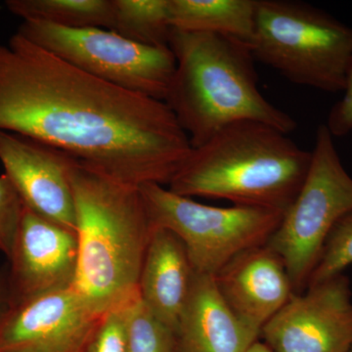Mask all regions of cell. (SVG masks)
<instances>
[{"instance_id": "cell-6", "label": "cell", "mask_w": 352, "mask_h": 352, "mask_svg": "<svg viewBox=\"0 0 352 352\" xmlns=\"http://www.w3.org/2000/svg\"><path fill=\"white\" fill-rule=\"evenodd\" d=\"M139 192L152 226L175 233L194 272L210 276L241 252L266 245L284 214L267 208L205 205L157 183L141 185Z\"/></svg>"}, {"instance_id": "cell-22", "label": "cell", "mask_w": 352, "mask_h": 352, "mask_svg": "<svg viewBox=\"0 0 352 352\" xmlns=\"http://www.w3.org/2000/svg\"><path fill=\"white\" fill-rule=\"evenodd\" d=\"M24 204L6 175H0V252L9 258Z\"/></svg>"}, {"instance_id": "cell-2", "label": "cell", "mask_w": 352, "mask_h": 352, "mask_svg": "<svg viewBox=\"0 0 352 352\" xmlns=\"http://www.w3.org/2000/svg\"><path fill=\"white\" fill-rule=\"evenodd\" d=\"M78 270L74 287L99 315L139 295V280L153 226L139 187L74 162Z\"/></svg>"}, {"instance_id": "cell-15", "label": "cell", "mask_w": 352, "mask_h": 352, "mask_svg": "<svg viewBox=\"0 0 352 352\" xmlns=\"http://www.w3.org/2000/svg\"><path fill=\"white\" fill-rule=\"evenodd\" d=\"M194 270L175 233L153 226L139 280V295L160 320L176 332Z\"/></svg>"}, {"instance_id": "cell-5", "label": "cell", "mask_w": 352, "mask_h": 352, "mask_svg": "<svg viewBox=\"0 0 352 352\" xmlns=\"http://www.w3.org/2000/svg\"><path fill=\"white\" fill-rule=\"evenodd\" d=\"M250 47L289 82L337 94L352 62V27L307 2L258 0Z\"/></svg>"}, {"instance_id": "cell-26", "label": "cell", "mask_w": 352, "mask_h": 352, "mask_svg": "<svg viewBox=\"0 0 352 352\" xmlns=\"http://www.w3.org/2000/svg\"><path fill=\"white\" fill-rule=\"evenodd\" d=\"M2 279H3V277H2L1 274H0V281H1Z\"/></svg>"}, {"instance_id": "cell-17", "label": "cell", "mask_w": 352, "mask_h": 352, "mask_svg": "<svg viewBox=\"0 0 352 352\" xmlns=\"http://www.w3.org/2000/svg\"><path fill=\"white\" fill-rule=\"evenodd\" d=\"M6 7L24 21L68 29H111L112 0H8Z\"/></svg>"}, {"instance_id": "cell-20", "label": "cell", "mask_w": 352, "mask_h": 352, "mask_svg": "<svg viewBox=\"0 0 352 352\" xmlns=\"http://www.w3.org/2000/svg\"><path fill=\"white\" fill-rule=\"evenodd\" d=\"M352 264V212L344 215L331 231L308 286L338 275Z\"/></svg>"}, {"instance_id": "cell-4", "label": "cell", "mask_w": 352, "mask_h": 352, "mask_svg": "<svg viewBox=\"0 0 352 352\" xmlns=\"http://www.w3.org/2000/svg\"><path fill=\"white\" fill-rule=\"evenodd\" d=\"M263 122L244 120L191 153L171 179L178 195L221 199L284 214L307 177L311 151Z\"/></svg>"}, {"instance_id": "cell-3", "label": "cell", "mask_w": 352, "mask_h": 352, "mask_svg": "<svg viewBox=\"0 0 352 352\" xmlns=\"http://www.w3.org/2000/svg\"><path fill=\"white\" fill-rule=\"evenodd\" d=\"M170 48L176 66L164 102L192 148L244 120L286 134L296 129L295 119L261 94L249 44L221 34L173 29Z\"/></svg>"}, {"instance_id": "cell-7", "label": "cell", "mask_w": 352, "mask_h": 352, "mask_svg": "<svg viewBox=\"0 0 352 352\" xmlns=\"http://www.w3.org/2000/svg\"><path fill=\"white\" fill-rule=\"evenodd\" d=\"M352 212V177L325 124L317 129L307 177L266 245L282 259L296 294L307 288L331 231Z\"/></svg>"}, {"instance_id": "cell-9", "label": "cell", "mask_w": 352, "mask_h": 352, "mask_svg": "<svg viewBox=\"0 0 352 352\" xmlns=\"http://www.w3.org/2000/svg\"><path fill=\"white\" fill-rule=\"evenodd\" d=\"M342 273L293 295L261 330L272 352H347L352 347V300Z\"/></svg>"}, {"instance_id": "cell-24", "label": "cell", "mask_w": 352, "mask_h": 352, "mask_svg": "<svg viewBox=\"0 0 352 352\" xmlns=\"http://www.w3.org/2000/svg\"><path fill=\"white\" fill-rule=\"evenodd\" d=\"M11 305L10 291L6 279L0 281V320Z\"/></svg>"}, {"instance_id": "cell-25", "label": "cell", "mask_w": 352, "mask_h": 352, "mask_svg": "<svg viewBox=\"0 0 352 352\" xmlns=\"http://www.w3.org/2000/svg\"><path fill=\"white\" fill-rule=\"evenodd\" d=\"M248 352H272L270 347L266 346L263 342H261V340H258V342H254L252 344L251 349H249Z\"/></svg>"}, {"instance_id": "cell-8", "label": "cell", "mask_w": 352, "mask_h": 352, "mask_svg": "<svg viewBox=\"0 0 352 352\" xmlns=\"http://www.w3.org/2000/svg\"><path fill=\"white\" fill-rule=\"evenodd\" d=\"M17 32L104 82L166 100L176 66L170 47L134 43L101 28L68 29L38 21H24Z\"/></svg>"}, {"instance_id": "cell-1", "label": "cell", "mask_w": 352, "mask_h": 352, "mask_svg": "<svg viewBox=\"0 0 352 352\" xmlns=\"http://www.w3.org/2000/svg\"><path fill=\"white\" fill-rule=\"evenodd\" d=\"M0 131L136 187L170 184L192 150L166 102L104 82L18 32L0 43Z\"/></svg>"}, {"instance_id": "cell-12", "label": "cell", "mask_w": 352, "mask_h": 352, "mask_svg": "<svg viewBox=\"0 0 352 352\" xmlns=\"http://www.w3.org/2000/svg\"><path fill=\"white\" fill-rule=\"evenodd\" d=\"M8 258L11 302L67 288L76 279L78 237L25 207Z\"/></svg>"}, {"instance_id": "cell-13", "label": "cell", "mask_w": 352, "mask_h": 352, "mask_svg": "<svg viewBox=\"0 0 352 352\" xmlns=\"http://www.w3.org/2000/svg\"><path fill=\"white\" fill-rule=\"evenodd\" d=\"M214 277L227 305L261 333L296 294L283 259L266 245L241 252Z\"/></svg>"}, {"instance_id": "cell-19", "label": "cell", "mask_w": 352, "mask_h": 352, "mask_svg": "<svg viewBox=\"0 0 352 352\" xmlns=\"http://www.w3.org/2000/svg\"><path fill=\"white\" fill-rule=\"evenodd\" d=\"M126 352H176L175 331L153 314L140 296L126 307Z\"/></svg>"}, {"instance_id": "cell-21", "label": "cell", "mask_w": 352, "mask_h": 352, "mask_svg": "<svg viewBox=\"0 0 352 352\" xmlns=\"http://www.w3.org/2000/svg\"><path fill=\"white\" fill-rule=\"evenodd\" d=\"M126 305L101 317L82 352H126Z\"/></svg>"}, {"instance_id": "cell-16", "label": "cell", "mask_w": 352, "mask_h": 352, "mask_svg": "<svg viewBox=\"0 0 352 352\" xmlns=\"http://www.w3.org/2000/svg\"><path fill=\"white\" fill-rule=\"evenodd\" d=\"M168 9L173 29L221 34L250 45L258 0H168Z\"/></svg>"}, {"instance_id": "cell-14", "label": "cell", "mask_w": 352, "mask_h": 352, "mask_svg": "<svg viewBox=\"0 0 352 352\" xmlns=\"http://www.w3.org/2000/svg\"><path fill=\"white\" fill-rule=\"evenodd\" d=\"M175 336L176 352H248L261 332L234 314L214 276L195 272Z\"/></svg>"}, {"instance_id": "cell-23", "label": "cell", "mask_w": 352, "mask_h": 352, "mask_svg": "<svg viewBox=\"0 0 352 352\" xmlns=\"http://www.w3.org/2000/svg\"><path fill=\"white\" fill-rule=\"evenodd\" d=\"M325 124L333 138H342L352 132V62L347 71L344 96L331 109Z\"/></svg>"}, {"instance_id": "cell-27", "label": "cell", "mask_w": 352, "mask_h": 352, "mask_svg": "<svg viewBox=\"0 0 352 352\" xmlns=\"http://www.w3.org/2000/svg\"><path fill=\"white\" fill-rule=\"evenodd\" d=\"M347 352H352V347H351V349H349V351H347Z\"/></svg>"}, {"instance_id": "cell-11", "label": "cell", "mask_w": 352, "mask_h": 352, "mask_svg": "<svg viewBox=\"0 0 352 352\" xmlns=\"http://www.w3.org/2000/svg\"><path fill=\"white\" fill-rule=\"evenodd\" d=\"M0 162L25 208L76 234L69 155L13 132L0 131Z\"/></svg>"}, {"instance_id": "cell-18", "label": "cell", "mask_w": 352, "mask_h": 352, "mask_svg": "<svg viewBox=\"0 0 352 352\" xmlns=\"http://www.w3.org/2000/svg\"><path fill=\"white\" fill-rule=\"evenodd\" d=\"M168 0H112L110 31L153 47H170Z\"/></svg>"}, {"instance_id": "cell-10", "label": "cell", "mask_w": 352, "mask_h": 352, "mask_svg": "<svg viewBox=\"0 0 352 352\" xmlns=\"http://www.w3.org/2000/svg\"><path fill=\"white\" fill-rule=\"evenodd\" d=\"M101 317L74 285L11 302L0 320V352H82Z\"/></svg>"}]
</instances>
